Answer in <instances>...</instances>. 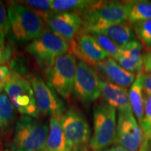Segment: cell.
I'll use <instances>...</instances> for the list:
<instances>
[{
  "instance_id": "34",
  "label": "cell",
  "mask_w": 151,
  "mask_h": 151,
  "mask_svg": "<svg viewBox=\"0 0 151 151\" xmlns=\"http://www.w3.org/2000/svg\"><path fill=\"white\" fill-rule=\"evenodd\" d=\"M5 85H6V83H3V84L0 85V95H1V93H2V92H3V90H4Z\"/></svg>"
},
{
  "instance_id": "3",
  "label": "cell",
  "mask_w": 151,
  "mask_h": 151,
  "mask_svg": "<svg viewBox=\"0 0 151 151\" xmlns=\"http://www.w3.org/2000/svg\"><path fill=\"white\" fill-rule=\"evenodd\" d=\"M48 132L49 127L45 122L21 116L15 124L13 151H43Z\"/></svg>"
},
{
  "instance_id": "25",
  "label": "cell",
  "mask_w": 151,
  "mask_h": 151,
  "mask_svg": "<svg viewBox=\"0 0 151 151\" xmlns=\"http://www.w3.org/2000/svg\"><path fill=\"white\" fill-rule=\"evenodd\" d=\"M21 2H23L22 4L29 7L42 18L52 12L51 0H27Z\"/></svg>"
},
{
  "instance_id": "9",
  "label": "cell",
  "mask_w": 151,
  "mask_h": 151,
  "mask_svg": "<svg viewBox=\"0 0 151 151\" xmlns=\"http://www.w3.org/2000/svg\"><path fill=\"white\" fill-rule=\"evenodd\" d=\"M60 122L70 150L86 146L91 139V128L82 113L74 108L65 111Z\"/></svg>"
},
{
  "instance_id": "30",
  "label": "cell",
  "mask_w": 151,
  "mask_h": 151,
  "mask_svg": "<svg viewBox=\"0 0 151 151\" xmlns=\"http://www.w3.org/2000/svg\"><path fill=\"white\" fill-rule=\"evenodd\" d=\"M11 73V70L8 66L0 65V85L6 83Z\"/></svg>"
},
{
  "instance_id": "32",
  "label": "cell",
  "mask_w": 151,
  "mask_h": 151,
  "mask_svg": "<svg viewBox=\"0 0 151 151\" xmlns=\"http://www.w3.org/2000/svg\"><path fill=\"white\" fill-rule=\"evenodd\" d=\"M105 151H128L127 150H125V149L122 148L121 146H114V147H112V148H111L110 149H108V150H105Z\"/></svg>"
},
{
  "instance_id": "29",
  "label": "cell",
  "mask_w": 151,
  "mask_h": 151,
  "mask_svg": "<svg viewBox=\"0 0 151 151\" xmlns=\"http://www.w3.org/2000/svg\"><path fill=\"white\" fill-rule=\"evenodd\" d=\"M143 71L145 73H151V50L144 52L143 53Z\"/></svg>"
},
{
  "instance_id": "11",
  "label": "cell",
  "mask_w": 151,
  "mask_h": 151,
  "mask_svg": "<svg viewBox=\"0 0 151 151\" xmlns=\"http://www.w3.org/2000/svg\"><path fill=\"white\" fill-rule=\"evenodd\" d=\"M73 93L81 101L88 104L96 101L101 95L100 77L97 71L83 61L77 64Z\"/></svg>"
},
{
  "instance_id": "12",
  "label": "cell",
  "mask_w": 151,
  "mask_h": 151,
  "mask_svg": "<svg viewBox=\"0 0 151 151\" xmlns=\"http://www.w3.org/2000/svg\"><path fill=\"white\" fill-rule=\"evenodd\" d=\"M48 29L71 43L83 29V18L78 14L52 11L43 18Z\"/></svg>"
},
{
  "instance_id": "4",
  "label": "cell",
  "mask_w": 151,
  "mask_h": 151,
  "mask_svg": "<svg viewBox=\"0 0 151 151\" xmlns=\"http://www.w3.org/2000/svg\"><path fill=\"white\" fill-rule=\"evenodd\" d=\"M94 132L90 141L93 151H101L116 143V109L107 103H100L93 109Z\"/></svg>"
},
{
  "instance_id": "35",
  "label": "cell",
  "mask_w": 151,
  "mask_h": 151,
  "mask_svg": "<svg viewBox=\"0 0 151 151\" xmlns=\"http://www.w3.org/2000/svg\"><path fill=\"white\" fill-rule=\"evenodd\" d=\"M3 151H10V150H3Z\"/></svg>"
},
{
  "instance_id": "31",
  "label": "cell",
  "mask_w": 151,
  "mask_h": 151,
  "mask_svg": "<svg viewBox=\"0 0 151 151\" xmlns=\"http://www.w3.org/2000/svg\"><path fill=\"white\" fill-rule=\"evenodd\" d=\"M7 60L6 52H5L4 48L0 46V65H3V64Z\"/></svg>"
},
{
  "instance_id": "19",
  "label": "cell",
  "mask_w": 151,
  "mask_h": 151,
  "mask_svg": "<svg viewBox=\"0 0 151 151\" xmlns=\"http://www.w3.org/2000/svg\"><path fill=\"white\" fill-rule=\"evenodd\" d=\"M141 73L137 75V78H135L129 90V97L132 111L140 126L143 123L145 116L144 92L141 83Z\"/></svg>"
},
{
  "instance_id": "5",
  "label": "cell",
  "mask_w": 151,
  "mask_h": 151,
  "mask_svg": "<svg viewBox=\"0 0 151 151\" xmlns=\"http://www.w3.org/2000/svg\"><path fill=\"white\" fill-rule=\"evenodd\" d=\"M4 91L14 108L22 116L39 118V112L31 83L15 71L11 73L5 85Z\"/></svg>"
},
{
  "instance_id": "33",
  "label": "cell",
  "mask_w": 151,
  "mask_h": 151,
  "mask_svg": "<svg viewBox=\"0 0 151 151\" xmlns=\"http://www.w3.org/2000/svg\"><path fill=\"white\" fill-rule=\"evenodd\" d=\"M71 151H88V150L86 148V146H82L78 147V148H73V150H71Z\"/></svg>"
},
{
  "instance_id": "15",
  "label": "cell",
  "mask_w": 151,
  "mask_h": 151,
  "mask_svg": "<svg viewBox=\"0 0 151 151\" xmlns=\"http://www.w3.org/2000/svg\"><path fill=\"white\" fill-rule=\"evenodd\" d=\"M94 67L109 82L124 88L131 86L135 80L134 73L124 69L110 57L104 61L98 62Z\"/></svg>"
},
{
  "instance_id": "7",
  "label": "cell",
  "mask_w": 151,
  "mask_h": 151,
  "mask_svg": "<svg viewBox=\"0 0 151 151\" xmlns=\"http://www.w3.org/2000/svg\"><path fill=\"white\" fill-rule=\"evenodd\" d=\"M77 64L74 55L68 52L57 58L46 69L47 83L65 99L73 93Z\"/></svg>"
},
{
  "instance_id": "23",
  "label": "cell",
  "mask_w": 151,
  "mask_h": 151,
  "mask_svg": "<svg viewBox=\"0 0 151 151\" xmlns=\"http://www.w3.org/2000/svg\"><path fill=\"white\" fill-rule=\"evenodd\" d=\"M132 28L146 51L151 50V20L132 24Z\"/></svg>"
},
{
  "instance_id": "22",
  "label": "cell",
  "mask_w": 151,
  "mask_h": 151,
  "mask_svg": "<svg viewBox=\"0 0 151 151\" xmlns=\"http://www.w3.org/2000/svg\"><path fill=\"white\" fill-rule=\"evenodd\" d=\"M129 4L128 20L131 24L151 20V1L146 0L132 1H129Z\"/></svg>"
},
{
  "instance_id": "20",
  "label": "cell",
  "mask_w": 151,
  "mask_h": 151,
  "mask_svg": "<svg viewBox=\"0 0 151 151\" xmlns=\"http://www.w3.org/2000/svg\"><path fill=\"white\" fill-rule=\"evenodd\" d=\"M94 32L102 34L106 36L120 46L127 44L136 39V36L132 28L125 23L112 24L101 28Z\"/></svg>"
},
{
  "instance_id": "13",
  "label": "cell",
  "mask_w": 151,
  "mask_h": 151,
  "mask_svg": "<svg viewBox=\"0 0 151 151\" xmlns=\"http://www.w3.org/2000/svg\"><path fill=\"white\" fill-rule=\"evenodd\" d=\"M71 49L75 57L90 66H94L109 57L90 34L79 33L71 42Z\"/></svg>"
},
{
  "instance_id": "6",
  "label": "cell",
  "mask_w": 151,
  "mask_h": 151,
  "mask_svg": "<svg viewBox=\"0 0 151 151\" xmlns=\"http://www.w3.org/2000/svg\"><path fill=\"white\" fill-rule=\"evenodd\" d=\"M69 43L51 29H44L43 33L27 46V51L41 65L50 67L57 58L69 52Z\"/></svg>"
},
{
  "instance_id": "21",
  "label": "cell",
  "mask_w": 151,
  "mask_h": 151,
  "mask_svg": "<svg viewBox=\"0 0 151 151\" xmlns=\"http://www.w3.org/2000/svg\"><path fill=\"white\" fill-rule=\"evenodd\" d=\"M95 1L88 0H51V9L56 12H86Z\"/></svg>"
},
{
  "instance_id": "8",
  "label": "cell",
  "mask_w": 151,
  "mask_h": 151,
  "mask_svg": "<svg viewBox=\"0 0 151 151\" xmlns=\"http://www.w3.org/2000/svg\"><path fill=\"white\" fill-rule=\"evenodd\" d=\"M116 143L128 151L151 150V142L143 132L132 111L119 112Z\"/></svg>"
},
{
  "instance_id": "14",
  "label": "cell",
  "mask_w": 151,
  "mask_h": 151,
  "mask_svg": "<svg viewBox=\"0 0 151 151\" xmlns=\"http://www.w3.org/2000/svg\"><path fill=\"white\" fill-rule=\"evenodd\" d=\"M143 46L139 41L135 40L120 46L119 53L114 60L122 68L133 73H143Z\"/></svg>"
},
{
  "instance_id": "28",
  "label": "cell",
  "mask_w": 151,
  "mask_h": 151,
  "mask_svg": "<svg viewBox=\"0 0 151 151\" xmlns=\"http://www.w3.org/2000/svg\"><path fill=\"white\" fill-rule=\"evenodd\" d=\"M141 83L144 93L151 95V73H141Z\"/></svg>"
},
{
  "instance_id": "17",
  "label": "cell",
  "mask_w": 151,
  "mask_h": 151,
  "mask_svg": "<svg viewBox=\"0 0 151 151\" xmlns=\"http://www.w3.org/2000/svg\"><path fill=\"white\" fill-rule=\"evenodd\" d=\"M16 109L14 108L6 92L0 95V141L11 134L16 122Z\"/></svg>"
},
{
  "instance_id": "2",
  "label": "cell",
  "mask_w": 151,
  "mask_h": 151,
  "mask_svg": "<svg viewBox=\"0 0 151 151\" xmlns=\"http://www.w3.org/2000/svg\"><path fill=\"white\" fill-rule=\"evenodd\" d=\"M7 15L11 32L20 42L35 40L44 30L42 17L22 4H11L7 9Z\"/></svg>"
},
{
  "instance_id": "18",
  "label": "cell",
  "mask_w": 151,
  "mask_h": 151,
  "mask_svg": "<svg viewBox=\"0 0 151 151\" xmlns=\"http://www.w3.org/2000/svg\"><path fill=\"white\" fill-rule=\"evenodd\" d=\"M43 151H71L60 124V118L50 117L48 135Z\"/></svg>"
},
{
  "instance_id": "27",
  "label": "cell",
  "mask_w": 151,
  "mask_h": 151,
  "mask_svg": "<svg viewBox=\"0 0 151 151\" xmlns=\"http://www.w3.org/2000/svg\"><path fill=\"white\" fill-rule=\"evenodd\" d=\"M9 31H10V27L7 11L4 4L0 1V46L3 48H4L5 39Z\"/></svg>"
},
{
  "instance_id": "1",
  "label": "cell",
  "mask_w": 151,
  "mask_h": 151,
  "mask_svg": "<svg viewBox=\"0 0 151 151\" xmlns=\"http://www.w3.org/2000/svg\"><path fill=\"white\" fill-rule=\"evenodd\" d=\"M129 9V1H95L83 13L82 32L90 34L112 24L125 23Z\"/></svg>"
},
{
  "instance_id": "24",
  "label": "cell",
  "mask_w": 151,
  "mask_h": 151,
  "mask_svg": "<svg viewBox=\"0 0 151 151\" xmlns=\"http://www.w3.org/2000/svg\"><path fill=\"white\" fill-rule=\"evenodd\" d=\"M90 35H91L95 39L99 46L106 52V53L109 55L110 58L115 59L118 56L119 50H120V46H118L114 41H113L111 39L102 34L93 32L90 33Z\"/></svg>"
},
{
  "instance_id": "10",
  "label": "cell",
  "mask_w": 151,
  "mask_h": 151,
  "mask_svg": "<svg viewBox=\"0 0 151 151\" xmlns=\"http://www.w3.org/2000/svg\"><path fill=\"white\" fill-rule=\"evenodd\" d=\"M40 113L60 118L65 112V104L58 94L37 74L29 78Z\"/></svg>"
},
{
  "instance_id": "16",
  "label": "cell",
  "mask_w": 151,
  "mask_h": 151,
  "mask_svg": "<svg viewBox=\"0 0 151 151\" xmlns=\"http://www.w3.org/2000/svg\"><path fill=\"white\" fill-rule=\"evenodd\" d=\"M101 94L106 103L118 109L119 112L132 111L130 104L129 91L127 88L113 84L100 78Z\"/></svg>"
},
{
  "instance_id": "26",
  "label": "cell",
  "mask_w": 151,
  "mask_h": 151,
  "mask_svg": "<svg viewBox=\"0 0 151 151\" xmlns=\"http://www.w3.org/2000/svg\"><path fill=\"white\" fill-rule=\"evenodd\" d=\"M144 120L140 126L151 142V95L144 93Z\"/></svg>"
}]
</instances>
